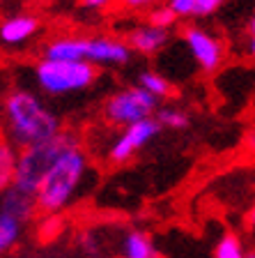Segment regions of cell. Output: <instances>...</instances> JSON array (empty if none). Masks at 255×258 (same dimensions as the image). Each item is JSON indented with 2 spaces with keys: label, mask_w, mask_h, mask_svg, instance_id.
I'll list each match as a JSON object with an SVG mask.
<instances>
[{
  "label": "cell",
  "mask_w": 255,
  "mask_h": 258,
  "mask_svg": "<svg viewBox=\"0 0 255 258\" xmlns=\"http://www.w3.org/2000/svg\"><path fill=\"white\" fill-rule=\"evenodd\" d=\"M7 132L14 148H30L55 139L62 132V122L42 97L28 90H14L5 99Z\"/></svg>",
  "instance_id": "obj_1"
},
{
  "label": "cell",
  "mask_w": 255,
  "mask_h": 258,
  "mask_svg": "<svg viewBox=\"0 0 255 258\" xmlns=\"http://www.w3.org/2000/svg\"><path fill=\"white\" fill-rule=\"evenodd\" d=\"M88 171H90L88 152L83 150V145L78 141H74L58 155V159L46 171L37 194H35L39 212L60 215L62 210L69 208L74 196L78 194L80 184H83L85 175H88Z\"/></svg>",
  "instance_id": "obj_2"
},
{
  "label": "cell",
  "mask_w": 255,
  "mask_h": 258,
  "mask_svg": "<svg viewBox=\"0 0 255 258\" xmlns=\"http://www.w3.org/2000/svg\"><path fill=\"white\" fill-rule=\"evenodd\" d=\"M99 79V70L85 60H39L35 67V81L46 95L64 97L88 90Z\"/></svg>",
  "instance_id": "obj_3"
},
{
  "label": "cell",
  "mask_w": 255,
  "mask_h": 258,
  "mask_svg": "<svg viewBox=\"0 0 255 258\" xmlns=\"http://www.w3.org/2000/svg\"><path fill=\"white\" fill-rule=\"evenodd\" d=\"M74 141H78L71 132H60L55 139L46 141V143H39V145H30V148H23L19 150V157H16V168H14V184L12 187L21 189V191L30 194L35 196L42 184L44 175L53 161L58 159V155L71 145Z\"/></svg>",
  "instance_id": "obj_4"
},
{
  "label": "cell",
  "mask_w": 255,
  "mask_h": 258,
  "mask_svg": "<svg viewBox=\"0 0 255 258\" xmlns=\"http://www.w3.org/2000/svg\"><path fill=\"white\" fill-rule=\"evenodd\" d=\"M161 102L154 95H149L140 86H127L115 90L113 95L106 97V102L101 106V115L111 127H129L140 120L154 118V113L159 111Z\"/></svg>",
  "instance_id": "obj_5"
},
{
  "label": "cell",
  "mask_w": 255,
  "mask_h": 258,
  "mask_svg": "<svg viewBox=\"0 0 255 258\" xmlns=\"http://www.w3.org/2000/svg\"><path fill=\"white\" fill-rule=\"evenodd\" d=\"M180 37L186 44L189 55L200 72L214 74L221 70V64L225 60V46L214 32H209L202 26H186Z\"/></svg>",
  "instance_id": "obj_6"
},
{
  "label": "cell",
  "mask_w": 255,
  "mask_h": 258,
  "mask_svg": "<svg viewBox=\"0 0 255 258\" xmlns=\"http://www.w3.org/2000/svg\"><path fill=\"white\" fill-rule=\"evenodd\" d=\"M161 132H163V127L159 124L156 118H147V120H140V122H136V124L124 127L122 132L117 134V139L108 145V161H113V164H124V161H129L136 152L147 148Z\"/></svg>",
  "instance_id": "obj_7"
},
{
  "label": "cell",
  "mask_w": 255,
  "mask_h": 258,
  "mask_svg": "<svg viewBox=\"0 0 255 258\" xmlns=\"http://www.w3.org/2000/svg\"><path fill=\"white\" fill-rule=\"evenodd\" d=\"M131 60V48L127 42L106 35L85 37V62L95 67H108V64H127Z\"/></svg>",
  "instance_id": "obj_8"
},
{
  "label": "cell",
  "mask_w": 255,
  "mask_h": 258,
  "mask_svg": "<svg viewBox=\"0 0 255 258\" xmlns=\"http://www.w3.org/2000/svg\"><path fill=\"white\" fill-rule=\"evenodd\" d=\"M127 44L140 55H154L170 44V30L156 28L152 23H140L127 32Z\"/></svg>",
  "instance_id": "obj_9"
},
{
  "label": "cell",
  "mask_w": 255,
  "mask_h": 258,
  "mask_svg": "<svg viewBox=\"0 0 255 258\" xmlns=\"http://www.w3.org/2000/svg\"><path fill=\"white\" fill-rule=\"evenodd\" d=\"M0 212L26 226L37 215V201H35V196L21 191V189L10 187L0 194Z\"/></svg>",
  "instance_id": "obj_10"
},
{
  "label": "cell",
  "mask_w": 255,
  "mask_h": 258,
  "mask_svg": "<svg viewBox=\"0 0 255 258\" xmlns=\"http://www.w3.org/2000/svg\"><path fill=\"white\" fill-rule=\"evenodd\" d=\"M39 30V19L30 14H19L12 16L7 21L0 23V42L16 46V44H23Z\"/></svg>",
  "instance_id": "obj_11"
},
{
  "label": "cell",
  "mask_w": 255,
  "mask_h": 258,
  "mask_svg": "<svg viewBox=\"0 0 255 258\" xmlns=\"http://www.w3.org/2000/svg\"><path fill=\"white\" fill-rule=\"evenodd\" d=\"M120 258H159V251L145 231H129L120 242Z\"/></svg>",
  "instance_id": "obj_12"
},
{
  "label": "cell",
  "mask_w": 255,
  "mask_h": 258,
  "mask_svg": "<svg viewBox=\"0 0 255 258\" xmlns=\"http://www.w3.org/2000/svg\"><path fill=\"white\" fill-rule=\"evenodd\" d=\"M48 60H85V37H58L44 46Z\"/></svg>",
  "instance_id": "obj_13"
},
{
  "label": "cell",
  "mask_w": 255,
  "mask_h": 258,
  "mask_svg": "<svg viewBox=\"0 0 255 258\" xmlns=\"http://www.w3.org/2000/svg\"><path fill=\"white\" fill-rule=\"evenodd\" d=\"M16 157H19V152L12 145V141L0 139V194L14 184Z\"/></svg>",
  "instance_id": "obj_14"
},
{
  "label": "cell",
  "mask_w": 255,
  "mask_h": 258,
  "mask_svg": "<svg viewBox=\"0 0 255 258\" xmlns=\"http://www.w3.org/2000/svg\"><path fill=\"white\" fill-rule=\"evenodd\" d=\"M138 86L143 90H147L149 95H154L156 99H168L173 97V83L165 79L163 74H159L156 70H145L138 74Z\"/></svg>",
  "instance_id": "obj_15"
},
{
  "label": "cell",
  "mask_w": 255,
  "mask_h": 258,
  "mask_svg": "<svg viewBox=\"0 0 255 258\" xmlns=\"http://www.w3.org/2000/svg\"><path fill=\"white\" fill-rule=\"evenodd\" d=\"M23 235V224L0 212V256L7 253Z\"/></svg>",
  "instance_id": "obj_16"
},
{
  "label": "cell",
  "mask_w": 255,
  "mask_h": 258,
  "mask_svg": "<svg viewBox=\"0 0 255 258\" xmlns=\"http://www.w3.org/2000/svg\"><path fill=\"white\" fill-rule=\"evenodd\" d=\"M154 118L159 120V124L163 129L168 127V129H173V132H182V129H186L189 122H191L189 113L177 106H159V111L154 113Z\"/></svg>",
  "instance_id": "obj_17"
},
{
  "label": "cell",
  "mask_w": 255,
  "mask_h": 258,
  "mask_svg": "<svg viewBox=\"0 0 255 258\" xmlns=\"http://www.w3.org/2000/svg\"><path fill=\"white\" fill-rule=\"evenodd\" d=\"M214 258H246V249L241 244L239 235L225 233L214 247Z\"/></svg>",
  "instance_id": "obj_18"
},
{
  "label": "cell",
  "mask_w": 255,
  "mask_h": 258,
  "mask_svg": "<svg viewBox=\"0 0 255 258\" xmlns=\"http://www.w3.org/2000/svg\"><path fill=\"white\" fill-rule=\"evenodd\" d=\"M177 21H180V19L165 7V3L152 7L147 14V23H152V26H156V28H163V30H173V28L177 26Z\"/></svg>",
  "instance_id": "obj_19"
},
{
  "label": "cell",
  "mask_w": 255,
  "mask_h": 258,
  "mask_svg": "<svg viewBox=\"0 0 255 258\" xmlns=\"http://www.w3.org/2000/svg\"><path fill=\"white\" fill-rule=\"evenodd\" d=\"M225 0H193V16L198 19H207L214 12H218L223 7Z\"/></svg>",
  "instance_id": "obj_20"
},
{
  "label": "cell",
  "mask_w": 255,
  "mask_h": 258,
  "mask_svg": "<svg viewBox=\"0 0 255 258\" xmlns=\"http://www.w3.org/2000/svg\"><path fill=\"white\" fill-rule=\"evenodd\" d=\"M165 7H168L177 19H189V16H193V0H165Z\"/></svg>",
  "instance_id": "obj_21"
},
{
  "label": "cell",
  "mask_w": 255,
  "mask_h": 258,
  "mask_svg": "<svg viewBox=\"0 0 255 258\" xmlns=\"http://www.w3.org/2000/svg\"><path fill=\"white\" fill-rule=\"evenodd\" d=\"M120 3L127 10H152V7L161 5L163 0H120Z\"/></svg>",
  "instance_id": "obj_22"
},
{
  "label": "cell",
  "mask_w": 255,
  "mask_h": 258,
  "mask_svg": "<svg viewBox=\"0 0 255 258\" xmlns=\"http://www.w3.org/2000/svg\"><path fill=\"white\" fill-rule=\"evenodd\" d=\"M83 10H106L113 0H78Z\"/></svg>",
  "instance_id": "obj_23"
},
{
  "label": "cell",
  "mask_w": 255,
  "mask_h": 258,
  "mask_svg": "<svg viewBox=\"0 0 255 258\" xmlns=\"http://www.w3.org/2000/svg\"><path fill=\"white\" fill-rule=\"evenodd\" d=\"M246 150H248L250 155H255V127L246 134Z\"/></svg>",
  "instance_id": "obj_24"
},
{
  "label": "cell",
  "mask_w": 255,
  "mask_h": 258,
  "mask_svg": "<svg viewBox=\"0 0 255 258\" xmlns=\"http://www.w3.org/2000/svg\"><path fill=\"white\" fill-rule=\"evenodd\" d=\"M246 226H248L250 231H255V203L250 205L248 210V215H246Z\"/></svg>",
  "instance_id": "obj_25"
},
{
  "label": "cell",
  "mask_w": 255,
  "mask_h": 258,
  "mask_svg": "<svg viewBox=\"0 0 255 258\" xmlns=\"http://www.w3.org/2000/svg\"><path fill=\"white\" fill-rule=\"evenodd\" d=\"M246 53H248V58L255 62V37H248V44H246Z\"/></svg>",
  "instance_id": "obj_26"
},
{
  "label": "cell",
  "mask_w": 255,
  "mask_h": 258,
  "mask_svg": "<svg viewBox=\"0 0 255 258\" xmlns=\"http://www.w3.org/2000/svg\"><path fill=\"white\" fill-rule=\"evenodd\" d=\"M248 37H255V14L250 16V21H248Z\"/></svg>",
  "instance_id": "obj_27"
},
{
  "label": "cell",
  "mask_w": 255,
  "mask_h": 258,
  "mask_svg": "<svg viewBox=\"0 0 255 258\" xmlns=\"http://www.w3.org/2000/svg\"><path fill=\"white\" fill-rule=\"evenodd\" d=\"M246 258H255V249H250V251H246Z\"/></svg>",
  "instance_id": "obj_28"
}]
</instances>
